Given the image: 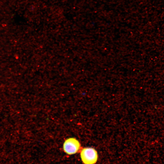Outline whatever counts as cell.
<instances>
[{
	"label": "cell",
	"instance_id": "7a4b0ae2",
	"mask_svg": "<svg viewBox=\"0 0 164 164\" xmlns=\"http://www.w3.org/2000/svg\"><path fill=\"white\" fill-rule=\"evenodd\" d=\"M81 145L76 138H70L67 139L63 143V149L67 154L71 155L77 152L80 149Z\"/></svg>",
	"mask_w": 164,
	"mask_h": 164
},
{
	"label": "cell",
	"instance_id": "6da1fadb",
	"mask_svg": "<svg viewBox=\"0 0 164 164\" xmlns=\"http://www.w3.org/2000/svg\"><path fill=\"white\" fill-rule=\"evenodd\" d=\"M80 156L82 161L84 164H94L98 159L97 151L91 147H85L82 149Z\"/></svg>",
	"mask_w": 164,
	"mask_h": 164
}]
</instances>
